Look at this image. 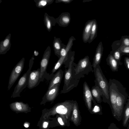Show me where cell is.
Instances as JSON below:
<instances>
[{
	"instance_id": "cell-11",
	"label": "cell",
	"mask_w": 129,
	"mask_h": 129,
	"mask_svg": "<svg viewBox=\"0 0 129 129\" xmlns=\"http://www.w3.org/2000/svg\"><path fill=\"white\" fill-rule=\"evenodd\" d=\"M60 83L55 85L47 91L43 96V99L46 101H53L58 95Z\"/></svg>"
},
{
	"instance_id": "cell-24",
	"label": "cell",
	"mask_w": 129,
	"mask_h": 129,
	"mask_svg": "<svg viewBox=\"0 0 129 129\" xmlns=\"http://www.w3.org/2000/svg\"><path fill=\"white\" fill-rule=\"evenodd\" d=\"M36 3V6L39 8L45 7L47 5L51 4L54 0H34Z\"/></svg>"
},
{
	"instance_id": "cell-37",
	"label": "cell",
	"mask_w": 129,
	"mask_h": 129,
	"mask_svg": "<svg viewBox=\"0 0 129 129\" xmlns=\"http://www.w3.org/2000/svg\"><path fill=\"white\" fill-rule=\"evenodd\" d=\"M127 127V129H129V123H128Z\"/></svg>"
},
{
	"instance_id": "cell-23",
	"label": "cell",
	"mask_w": 129,
	"mask_h": 129,
	"mask_svg": "<svg viewBox=\"0 0 129 129\" xmlns=\"http://www.w3.org/2000/svg\"><path fill=\"white\" fill-rule=\"evenodd\" d=\"M98 30V25L96 20L94 19L92 26L91 35L88 41L89 43H90L95 38L97 37Z\"/></svg>"
},
{
	"instance_id": "cell-17",
	"label": "cell",
	"mask_w": 129,
	"mask_h": 129,
	"mask_svg": "<svg viewBox=\"0 0 129 129\" xmlns=\"http://www.w3.org/2000/svg\"><path fill=\"white\" fill-rule=\"evenodd\" d=\"M64 72L61 69L58 70L51 79L48 90L51 88L56 84L60 83L63 75Z\"/></svg>"
},
{
	"instance_id": "cell-13",
	"label": "cell",
	"mask_w": 129,
	"mask_h": 129,
	"mask_svg": "<svg viewBox=\"0 0 129 129\" xmlns=\"http://www.w3.org/2000/svg\"><path fill=\"white\" fill-rule=\"evenodd\" d=\"M56 23L59 26L64 27H67L71 22L70 14L68 12H63L56 18Z\"/></svg>"
},
{
	"instance_id": "cell-25",
	"label": "cell",
	"mask_w": 129,
	"mask_h": 129,
	"mask_svg": "<svg viewBox=\"0 0 129 129\" xmlns=\"http://www.w3.org/2000/svg\"><path fill=\"white\" fill-rule=\"evenodd\" d=\"M72 119L75 123L78 122V113L77 102L74 101L73 106V110Z\"/></svg>"
},
{
	"instance_id": "cell-36",
	"label": "cell",
	"mask_w": 129,
	"mask_h": 129,
	"mask_svg": "<svg viewBox=\"0 0 129 129\" xmlns=\"http://www.w3.org/2000/svg\"><path fill=\"white\" fill-rule=\"evenodd\" d=\"M24 126L25 127L27 128L29 126L27 124H24Z\"/></svg>"
},
{
	"instance_id": "cell-6",
	"label": "cell",
	"mask_w": 129,
	"mask_h": 129,
	"mask_svg": "<svg viewBox=\"0 0 129 129\" xmlns=\"http://www.w3.org/2000/svg\"><path fill=\"white\" fill-rule=\"evenodd\" d=\"M75 40L73 36H71L69 38L67 45L61 49L60 52V57L53 68L51 74H54L57 70L59 69L62 64L68 59L69 53L71 51L73 41Z\"/></svg>"
},
{
	"instance_id": "cell-38",
	"label": "cell",
	"mask_w": 129,
	"mask_h": 129,
	"mask_svg": "<svg viewBox=\"0 0 129 129\" xmlns=\"http://www.w3.org/2000/svg\"><path fill=\"white\" fill-rule=\"evenodd\" d=\"M128 100H129V97H128Z\"/></svg>"
},
{
	"instance_id": "cell-22",
	"label": "cell",
	"mask_w": 129,
	"mask_h": 129,
	"mask_svg": "<svg viewBox=\"0 0 129 129\" xmlns=\"http://www.w3.org/2000/svg\"><path fill=\"white\" fill-rule=\"evenodd\" d=\"M107 63L110 67L113 72H117L118 71L119 65L112 55H109L106 59Z\"/></svg>"
},
{
	"instance_id": "cell-4",
	"label": "cell",
	"mask_w": 129,
	"mask_h": 129,
	"mask_svg": "<svg viewBox=\"0 0 129 129\" xmlns=\"http://www.w3.org/2000/svg\"><path fill=\"white\" fill-rule=\"evenodd\" d=\"M92 66L88 56L80 59L77 64H75L74 77L76 79L80 80L84 78L85 75L89 73L93 72Z\"/></svg>"
},
{
	"instance_id": "cell-31",
	"label": "cell",
	"mask_w": 129,
	"mask_h": 129,
	"mask_svg": "<svg viewBox=\"0 0 129 129\" xmlns=\"http://www.w3.org/2000/svg\"><path fill=\"white\" fill-rule=\"evenodd\" d=\"M57 120L58 122L60 125H64V123L63 122L62 119L60 117H58Z\"/></svg>"
},
{
	"instance_id": "cell-33",
	"label": "cell",
	"mask_w": 129,
	"mask_h": 129,
	"mask_svg": "<svg viewBox=\"0 0 129 129\" xmlns=\"http://www.w3.org/2000/svg\"><path fill=\"white\" fill-rule=\"evenodd\" d=\"M125 44L126 45H129V40L128 39H126L124 41Z\"/></svg>"
},
{
	"instance_id": "cell-18",
	"label": "cell",
	"mask_w": 129,
	"mask_h": 129,
	"mask_svg": "<svg viewBox=\"0 0 129 129\" xmlns=\"http://www.w3.org/2000/svg\"><path fill=\"white\" fill-rule=\"evenodd\" d=\"M44 22L47 30L49 32L51 30L52 27L54 26L56 23V18L49 16L46 12L44 13Z\"/></svg>"
},
{
	"instance_id": "cell-16",
	"label": "cell",
	"mask_w": 129,
	"mask_h": 129,
	"mask_svg": "<svg viewBox=\"0 0 129 129\" xmlns=\"http://www.w3.org/2000/svg\"><path fill=\"white\" fill-rule=\"evenodd\" d=\"M103 48L101 42L99 44L96 48L95 54L94 57L92 66L93 68L98 65H100L103 52Z\"/></svg>"
},
{
	"instance_id": "cell-27",
	"label": "cell",
	"mask_w": 129,
	"mask_h": 129,
	"mask_svg": "<svg viewBox=\"0 0 129 129\" xmlns=\"http://www.w3.org/2000/svg\"><path fill=\"white\" fill-rule=\"evenodd\" d=\"M113 56L119 65H121L122 64V63L120 61V54L119 52H116L114 53V56Z\"/></svg>"
},
{
	"instance_id": "cell-35",
	"label": "cell",
	"mask_w": 129,
	"mask_h": 129,
	"mask_svg": "<svg viewBox=\"0 0 129 129\" xmlns=\"http://www.w3.org/2000/svg\"><path fill=\"white\" fill-rule=\"evenodd\" d=\"M48 125V123L46 122H45L43 124V127L44 128H46Z\"/></svg>"
},
{
	"instance_id": "cell-1",
	"label": "cell",
	"mask_w": 129,
	"mask_h": 129,
	"mask_svg": "<svg viewBox=\"0 0 129 129\" xmlns=\"http://www.w3.org/2000/svg\"><path fill=\"white\" fill-rule=\"evenodd\" d=\"M75 52L72 51L69 55L67 60L63 64L66 68L64 71V84L60 93H65L70 92L78 86L80 80L74 77L75 65L74 62Z\"/></svg>"
},
{
	"instance_id": "cell-28",
	"label": "cell",
	"mask_w": 129,
	"mask_h": 129,
	"mask_svg": "<svg viewBox=\"0 0 129 129\" xmlns=\"http://www.w3.org/2000/svg\"><path fill=\"white\" fill-rule=\"evenodd\" d=\"M100 106L98 105L95 104V105L93 108L92 111L94 113H96L101 111Z\"/></svg>"
},
{
	"instance_id": "cell-15",
	"label": "cell",
	"mask_w": 129,
	"mask_h": 129,
	"mask_svg": "<svg viewBox=\"0 0 129 129\" xmlns=\"http://www.w3.org/2000/svg\"><path fill=\"white\" fill-rule=\"evenodd\" d=\"M11 36V34H9L4 40L0 42V54H5L10 49Z\"/></svg>"
},
{
	"instance_id": "cell-34",
	"label": "cell",
	"mask_w": 129,
	"mask_h": 129,
	"mask_svg": "<svg viewBox=\"0 0 129 129\" xmlns=\"http://www.w3.org/2000/svg\"><path fill=\"white\" fill-rule=\"evenodd\" d=\"M39 54V52L37 50H35L34 51V55L35 56H37Z\"/></svg>"
},
{
	"instance_id": "cell-29",
	"label": "cell",
	"mask_w": 129,
	"mask_h": 129,
	"mask_svg": "<svg viewBox=\"0 0 129 129\" xmlns=\"http://www.w3.org/2000/svg\"><path fill=\"white\" fill-rule=\"evenodd\" d=\"M73 0H56L55 1L56 3H63L66 4H69L72 2Z\"/></svg>"
},
{
	"instance_id": "cell-32",
	"label": "cell",
	"mask_w": 129,
	"mask_h": 129,
	"mask_svg": "<svg viewBox=\"0 0 129 129\" xmlns=\"http://www.w3.org/2000/svg\"><path fill=\"white\" fill-rule=\"evenodd\" d=\"M124 52L126 53H129V47H126L124 48L123 50Z\"/></svg>"
},
{
	"instance_id": "cell-7",
	"label": "cell",
	"mask_w": 129,
	"mask_h": 129,
	"mask_svg": "<svg viewBox=\"0 0 129 129\" xmlns=\"http://www.w3.org/2000/svg\"><path fill=\"white\" fill-rule=\"evenodd\" d=\"M127 94L124 88L118 93L117 97L116 107L117 110L116 119L119 121L122 118L123 112L127 101Z\"/></svg>"
},
{
	"instance_id": "cell-9",
	"label": "cell",
	"mask_w": 129,
	"mask_h": 129,
	"mask_svg": "<svg viewBox=\"0 0 129 129\" xmlns=\"http://www.w3.org/2000/svg\"><path fill=\"white\" fill-rule=\"evenodd\" d=\"M51 51L50 47L48 46L45 50L40 62V78L41 81H43L47 75L46 70L50 56Z\"/></svg>"
},
{
	"instance_id": "cell-19",
	"label": "cell",
	"mask_w": 129,
	"mask_h": 129,
	"mask_svg": "<svg viewBox=\"0 0 129 129\" xmlns=\"http://www.w3.org/2000/svg\"><path fill=\"white\" fill-rule=\"evenodd\" d=\"M53 42L54 53L59 59L60 57V52L61 49L66 45L62 43L60 38L54 37Z\"/></svg>"
},
{
	"instance_id": "cell-14",
	"label": "cell",
	"mask_w": 129,
	"mask_h": 129,
	"mask_svg": "<svg viewBox=\"0 0 129 129\" xmlns=\"http://www.w3.org/2000/svg\"><path fill=\"white\" fill-rule=\"evenodd\" d=\"M93 19L89 20L85 24L82 34V40L84 43L88 41L90 37Z\"/></svg>"
},
{
	"instance_id": "cell-26",
	"label": "cell",
	"mask_w": 129,
	"mask_h": 129,
	"mask_svg": "<svg viewBox=\"0 0 129 129\" xmlns=\"http://www.w3.org/2000/svg\"><path fill=\"white\" fill-rule=\"evenodd\" d=\"M12 105L14 106L16 109L19 111L21 110L23 106L26 105L21 102H16L13 103Z\"/></svg>"
},
{
	"instance_id": "cell-8",
	"label": "cell",
	"mask_w": 129,
	"mask_h": 129,
	"mask_svg": "<svg viewBox=\"0 0 129 129\" xmlns=\"http://www.w3.org/2000/svg\"><path fill=\"white\" fill-rule=\"evenodd\" d=\"M25 58H22L17 63L12 70L10 75L8 90L11 88L22 72L24 66Z\"/></svg>"
},
{
	"instance_id": "cell-20",
	"label": "cell",
	"mask_w": 129,
	"mask_h": 129,
	"mask_svg": "<svg viewBox=\"0 0 129 129\" xmlns=\"http://www.w3.org/2000/svg\"><path fill=\"white\" fill-rule=\"evenodd\" d=\"M91 91L93 98L98 103H100L102 102L101 97L103 94L102 91L97 86L95 85L92 86L91 89Z\"/></svg>"
},
{
	"instance_id": "cell-12",
	"label": "cell",
	"mask_w": 129,
	"mask_h": 129,
	"mask_svg": "<svg viewBox=\"0 0 129 129\" xmlns=\"http://www.w3.org/2000/svg\"><path fill=\"white\" fill-rule=\"evenodd\" d=\"M84 99L88 108L90 110L91 107L92 102L93 99L90 89L87 82H84L83 86Z\"/></svg>"
},
{
	"instance_id": "cell-10",
	"label": "cell",
	"mask_w": 129,
	"mask_h": 129,
	"mask_svg": "<svg viewBox=\"0 0 129 129\" xmlns=\"http://www.w3.org/2000/svg\"><path fill=\"white\" fill-rule=\"evenodd\" d=\"M40 70L39 68L37 70L31 71L29 74L27 86L29 89H32L37 86L41 82L40 78Z\"/></svg>"
},
{
	"instance_id": "cell-5",
	"label": "cell",
	"mask_w": 129,
	"mask_h": 129,
	"mask_svg": "<svg viewBox=\"0 0 129 129\" xmlns=\"http://www.w3.org/2000/svg\"><path fill=\"white\" fill-rule=\"evenodd\" d=\"M34 59V56H33L29 61L28 69L19 79L14 88L11 98H15L20 97L21 92L27 86L29 76L31 71Z\"/></svg>"
},
{
	"instance_id": "cell-21",
	"label": "cell",
	"mask_w": 129,
	"mask_h": 129,
	"mask_svg": "<svg viewBox=\"0 0 129 129\" xmlns=\"http://www.w3.org/2000/svg\"><path fill=\"white\" fill-rule=\"evenodd\" d=\"M122 125L127 127L129 122V100L128 99L124 109L122 116Z\"/></svg>"
},
{
	"instance_id": "cell-30",
	"label": "cell",
	"mask_w": 129,
	"mask_h": 129,
	"mask_svg": "<svg viewBox=\"0 0 129 129\" xmlns=\"http://www.w3.org/2000/svg\"><path fill=\"white\" fill-rule=\"evenodd\" d=\"M124 63L126 69L129 70V58L125 57L124 60Z\"/></svg>"
},
{
	"instance_id": "cell-3",
	"label": "cell",
	"mask_w": 129,
	"mask_h": 129,
	"mask_svg": "<svg viewBox=\"0 0 129 129\" xmlns=\"http://www.w3.org/2000/svg\"><path fill=\"white\" fill-rule=\"evenodd\" d=\"M109 91L110 105L113 116L116 119L117 110L116 102L117 96L119 93L124 88L118 80L110 79L109 82Z\"/></svg>"
},
{
	"instance_id": "cell-2",
	"label": "cell",
	"mask_w": 129,
	"mask_h": 129,
	"mask_svg": "<svg viewBox=\"0 0 129 129\" xmlns=\"http://www.w3.org/2000/svg\"><path fill=\"white\" fill-rule=\"evenodd\" d=\"M93 72L95 78V85L98 86L101 89L103 94V101L110 106L109 83L103 74L100 65L93 68Z\"/></svg>"
}]
</instances>
